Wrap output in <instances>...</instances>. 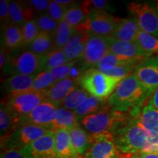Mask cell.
Here are the masks:
<instances>
[{
  "label": "cell",
  "instance_id": "cell-41",
  "mask_svg": "<svg viewBox=\"0 0 158 158\" xmlns=\"http://www.w3.org/2000/svg\"><path fill=\"white\" fill-rule=\"evenodd\" d=\"M0 21L1 27H5L10 24V2L7 0L0 1Z\"/></svg>",
  "mask_w": 158,
  "mask_h": 158
},
{
  "label": "cell",
  "instance_id": "cell-2",
  "mask_svg": "<svg viewBox=\"0 0 158 158\" xmlns=\"http://www.w3.org/2000/svg\"><path fill=\"white\" fill-rule=\"evenodd\" d=\"M151 95L133 73L120 81L108 101L113 110L130 113L136 117L139 108Z\"/></svg>",
  "mask_w": 158,
  "mask_h": 158
},
{
  "label": "cell",
  "instance_id": "cell-5",
  "mask_svg": "<svg viewBox=\"0 0 158 158\" xmlns=\"http://www.w3.org/2000/svg\"><path fill=\"white\" fill-rule=\"evenodd\" d=\"M45 56H39L31 51L27 50L14 56H11L10 62L3 73L33 76L38 75L45 70Z\"/></svg>",
  "mask_w": 158,
  "mask_h": 158
},
{
  "label": "cell",
  "instance_id": "cell-20",
  "mask_svg": "<svg viewBox=\"0 0 158 158\" xmlns=\"http://www.w3.org/2000/svg\"><path fill=\"white\" fill-rule=\"evenodd\" d=\"M10 24L22 27L26 22L34 20L35 12L29 5L28 2H10Z\"/></svg>",
  "mask_w": 158,
  "mask_h": 158
},
{
  "label": "cell",
  "instance_id": "cell-13",
  "mask_svg": "<svg viewBox=\"0 0 158 158\" xmlns=\"http://www.w3.org/2000/svg\"><path fill=\"white\" fill-rule=\"evenodd\" d=\"M134 74L142 86L152 94L158 87V55L149 57L138 65Z\"/></svg>",
  "mask_w": 158,
  "mask_h": 158
},
{
  "label": "cell",
  "instance_id": "cell-9",
  "mask_svg": "<svg viewBox=\"0 0 158 158\" xmlns=\"http://www.w3.org/2000/svg\"><path fill=\"white\" fill-rule=\"evenodd\" d=\"M108 53V37L92 35L88 40L84 53L78 61L86 70L95 68Z\"/></svg>",
  "mask_w": 158,
  "mask_h": 158
},
{
  "label": "cell",
  "instance_id": "cell-17",
  "mask_svg": "<svg viewBox=\"0 0 158 158\" xmlns=\"http://www.w3.org/2000/svg\"><path fill=\"white\" fill-rule=\"evenodd\" d=\"M37 75L26 76L15 74L7 78L2 84L3 89L7 95L21 94L31 91L33 83Z\"/></svg>",
  "mask_w": 158,
  "mask_h": 158
},
{
  "label": "cell",
  "instance_id": "cell-47",
  "mask_svg": "<svg viewBox=\"0 0 158 158\" xmlns=\"http://www.w3.org/2000/svg\"><path fill=\"white\" fill-rule=\"evenodd\" d=\"M138 156L140 158H158V152L141 153Z\"/></svg>",
  "mask_w": 158,
  "mask_h": 158
},
{
  "label": "cell",
  "instance_id": "cell-22",
  "mask_svg": "<svg viewBox=\"0 0 158 158\" xmlns=\"http://www.w3.org/2000/svg\"><path fill=\"white\" fill-rule=\"evenodd\" d=\"M108 99L98 98L89 95L79 107L74 110L78 121H80L85 116L91 115L109 107Z\"/></svg>",
  "mask_w": 158,
  "mask_h": 158
},
{
  "label": "cell",
  "instance_id": "cell-1",
  "mask_svg": "<svg viewBox=\"0 0 158 158\" xmlns=\"http://www.w3.org/2000/svg\"><path fill=\"white\" fill-rule=\"evenodd\" d=\"M110 133L119 157L145 153L152 136L134 116L118 124Z\"/></svg>",
  "mask_w": 158,
  "mask_h": 158
},
{
  "label": "cell",
  "instance_id": "cell-16",
  "mask_svg": "<svg viewBox=\"0 0 158 158\" xmlns=\"http://www.w3.org/2000/svg\"><path fill=\"white\" fill-rule=\"evenodd\" d=\"M77 88H78V83L70 78H67L57 81L45 91V98L58 108L63 100Z\"/></svg>",
  "mask_w": 158,
  "mask_h": 158
},
{
  "label": "cell",
  "instance_id": "cell-3",
  "mask_svg": "<svg viewBox=\"0 0 158 158\" xmlns=\"http://www.w3.org/2000/svg\"><path fill=\"white\" fill-rule=\"evenodd\" d=\"M133 115L114 110L110 106L98 113L86 116L80 120L82 127L91 135L111 133L119 124L127 121Z\"/></svg>",
  "mask_w": 158,
  "mask_h": 158
},
{
  "label": "cell",
  "instance_id": "cell-51",
  "mask_svg": "<svg viewBox=\"0 0 158 158\" xmlns=\"http://www.w3.org/2000/svg\"><path fill=\"white\" fill-rule=\"evenodd\" d=\"M78 158H83V157H78Z\"/></svg>",
  "mask_w": 158,
  "mask_h": 158
},
{
  "label": "cell",
  "instance_id": "cell-4",
  "mask_svg": "<svg viewBox=\"0 0 158 158\" xmlns=\"http://www.w3.org/2000/svg\"><path fill=\"white\" fill-rule=\"evenodd\" d=\"M119 79L108 76L96 68L86 70L78 81V86L90 95L98 98L108 99L113 94Z\"/></svg>",
  "mask_w": 158,
  "mask_h": 158
},
{
  "label": "cell",
  "instance_id": "cell-45",
  "mask_svg": "<svg viewBox=\"0 0 158 158\" xmlns=\"http://www.w3.org/2000/svg\"><path fill=\"white\" fill-rule=\"evenodd\" d=\"M149 103L155 109L158 110V87L154 91L150 97Z\"/></svg>",
  "mask_w": 158,
  "mask_h": 158
},
{
  "label": "cell",
  "instance_id": "cell-36",
  "mask_svg": "<svg viewBox=\"0 0 158 158\" xmlns=\"http://www.w3.org/2000/svg\"><path fill=\"white\" fill-rule=\"evenodd\" d=\"M21 28H22L23 40V46H29L36 38L39 33L40 32V31L37 27L35 19L26 22L21 27Z\"/></svg>",
  "mask_w": 158,
  "mask_h": 158
},
{
  "label": "cell",
  "instance_id": "cell-42",
  "mask_svg": "<svg viewBox=\"0 0 158 158\" xmlns=\"http://www.w3.org/2000/svg\"><path fill=\"white\" fill-rule=\"evenodd\" d=\"M28 2L33 10L36 13L37 12L43 13V12L48 11L51 1H48V0H31Z\"/></svg>",
  "mask_w": 158,
  "mask_h": 158
},
{
  "label": "cell",
  "instance_id": "cell-11",
  "mask_svg": "<svg viewBox=\"0 0 158 158\" xmlns=\"http://www.w3.org/2000/svg\"><path fill=\"white\" fill-rule=\"evenodd\" d=\"M118 155L112 133L89 135V146L84 158H112Z\"/></svg>",
  "mask_w": 158,
  "mask_h": 158
},
{
  "label": "cell",
  "instance_id": "cell-50",
  "mask_svg": "<svg viewBox=\"0 0 158 158\" xmlns=\"http://www.w3.org/2000/svg\"><path fill=\"white\" fill-rule=\"evenodd\" d=\"M112 158H120V157H119V156H118V155H115L114 157H113Z\"/></svg>",
  "mask_w": 158,
  "mask_h": 158
},
{
  "label": "cell",
  "instance_id": "cell-27",
  "mask_svg": "<svg viewBox=\"0 0 158 158\" xmlns=\"http://www.w3.org/2000/svg\"><path fill=\"white\" fill-rule=\"evenodd\" d=\"M78 124V121L74 111L68 110L61 106L56 108L53 124L54 130L56 129L70 130Z\"/></svg>",
  "mask_w": 158,
  "mask_h": 158
},
{
  "label": "cell",
  "instance_id": "cell-8",
  "mask_svg": "<svg viewBox=\"0 0 158 158\" xmlns=\"http://www.w3.org/2000/svg\"><path fill=\"white\" fill-rule=\"evenodd\" d=\"M48 128L35 125V124H22L18 126L10 134L5 141L1 143L4 149H22L32 142L39 139L50 131Z\"/></svg>",
  "mask_w": 158,
  "mask_h": 158
},
{
  "label": "cell",
  "instance_id": "cell-40",
  "mask_svg": "<svg viewBox=\"0 0 158 158\" xmlns=\"http://www.w3.org/2000/svg\"><path fill=\"white\" fill-rule=\"evenodd\" d=\"M76 61V60L71 61V62L66 63L65 64L62 65V66L59 67V68H54L50 70L54 74V76L56 79V81H60L68 78L69 76H70L71 68L73 66Z\"/></svg>",
  "mask_w": 158,
  "mask_h": 158
},
{
  "label": "cell",
  "instance_id": "cell-12",
  "mask_svg": "<svg viewBox=\"0 0 158 158\" xmlns=\"http://www.w3.org/2000/svg\"><path fill=\"white\" fill-rule=\"evenodd\" d=\"M57 107L52 102L45 100L38 105L30 114L19 119V125L35 124L54 130V115Z\"/></svg>",
  "mask_w": 158,
  "mask_h": 158
},
{
  "label": "cell",
  "instance_id": "cell-44",
  "mask_svg": "<svg viewBox=\"0 0 158 158\" xmlns=\"http://www.w3.org/2000/svg\"><path fill=\"white\" fill-rule=\"evenodd\" d=\"M10 51L7 48H6L5 46L2 47V45L1 51H0V68L2 71L7 66L10 62V59L11 58Z\"/></svg>",
  "mask_w": 158,
  "mask_h": 158
},
{
  "label": "cell",
  "instance_id": "cell-28",
  "mask_svg": "<svg viewBox=\"0 0 158 158\" xmlns=\"http://www.w3.org/2000/svg\"><path fill=\"white\" fill-rule=\"evenodd\" d=\"M28 47L29 51L39 56H46L54 48V35L40 31Z\"/></svg>",
  "mask_w": 158,
  "mask_h": 158
},
{
  "label": "cell",
  "instance_id": "cell-49",
  "mask_svg": "<svg viewBox=\"0 0 158 158\" xmlns=\"http://www.w3.org/2000/svg\"><path fill=\"white\" fill-rule=\"evenodd\" d=\"M155 10H156V12H157V14L158 15V1H157V2H156V7H155Z\"/></svg>",
  "mask_w": 158,
  "mask_h": 158
},
{
  "label": "cell",
  "instance_id": "cell-33",
  "mask_svg": "<svg viewBox=\"0 0 158 158\" xmlns=\"http://www.w3.org/2000/svg\"><path fill=\"white\" fill-rule=\"evenodd\" d=\"M56 82V78L51 71H43L37 76L31 91L39 92H45Z\"/></svg>",
  "mask_w": 158,
  "mask_h": 158
},
{
  "label": "cell",
  "instance_id": "cell-10",
  "mask_svg": "<svg viewBox=\"0 0 158 158\" xmlns=\"http://www.w3.org/2000/svg\"><path fill=\"white\" fill-rule=\"evenodd\" d=\"M128 10L139 26L140 29L158 38V15L156 10L147 3L131 2Z\"/></svg>",
  "mask_w": 158,
  "mask_h": 158
},
{
  "label": "cell",
  "instance_id": "cell-30",
  "mask_svg": "<svg viewBox=\"0 0 158 158\" xmlns=\"http://www.w3.org/2000/svg\"><path fill=\"white\" fill-rule=\"evenodd\" d=\"M135 43L149 56L158 55V38L154 35L140 29Z\"/></svg>",
  "mask_w": 158,
  "mask_h": 158
},
{
  "label": "cell",
  "instance_id": "cell-18",
  "mask_svg": "<svg viewBox=\"0 0 158 158\" xmlns=\"http://www.w3.org/2000/svg\"><path fill=\"white\" fill-rule=\"evenodd\" d=\"M90 37L88 33L75 29L74 34L62 48L63 52L64 53L69 62L78 60L81 56L86 43Z\"/></svg>",
  "mask_w": 158,
  "mask_h": 158
},
{
  "label": "cell",
  "instance_id": "cell-25",
  "mask_svg": "<svg viewBox=\"0 0 158 158\" xmlns=\"http://www.w3.org/2000/svg\"><path fill=\"white\" fill-rule=\"evenodd\" d=\"M3 46L10 51L23 46L22 28L19 26L9 24L3 28Z\"/></svg>",
  "mask_w": 158,
  "mask_h": 158
},
{
  "label": "cell",
  "instance_id": "cell-24",
  "mask_svg": "<svg viewBox=\"0 0 158 158\" xmlns=\"http://www.w3.org/2000/svg\"><path fill=\"white\" fill-rule=\"evenodd\" d=\"M68 131L75 152L78 157L84 158L89 146V135L79 124Z\"/></svg>",
  "mask_w": 158,
  "mask_h": 158
},
{
  "label": "cell",
  "instance_id": "cell-21",
  "mask_svg": "<svg viewBox=\"0 0 158 158\" xmlns=\"http://www.w3.org/2000/svg\"><path fill=\"white\" fill-rule=\"evenodd\" d=\"M55 151L56 158H78L73 147L68 130H55Z\"/></svg>",
  "mask_w": 158,
  "mask_h": 158
},
{
  "label": "cell",
  "instance_id": "cell-37",
  "mask_svg": "<svg viewBox=\"0 0 158 158\" xmlns=\"http://www.w3.org/2000/svg\"><path fill=\"white\" fill-rule=\"evenodd\" d=\"M40 31L54 35L58 27L59 23L48 14H40L35 19Z\"/></svg>",
  "mask_w": 158,
  "mask_h": 158
},
{
  "label": "cell",
  "instance_id": "cell-39",
  "mask_svg": "<svg viewBox=\"0 0 158 158\" xmlns=\"http://www.w3.org/2000/svg\"><path fill=\"white\" fill-rule=\"evenodd\" d=\"M67 9H68L67 7L60 5L56 1H51L47 14L50 15L58 23H60L64 21Z\"/></svg>",
  "mask_w": 158,
  "mask_h": 158
},
{
  "label": "cell",
  "instance_id": "cell-15",
  "mask_svg": "<svg viewBox=\"0 0 158 158\" xmlns=\"http://www.w3.org/2000/svg\"><path fill=\"white\" fill-rule=\"evenodd\" d=\"M108 40L110 54L126 58H149L151 56L135 42L118 40L111 37H108Z\"/></svg>",
  "mask_w": 158,
  "mask_h": 158
},
{
  "label": "cell",
  "instance_id": "cell-31",
  "mask_svg": "<svg viewBox=\"0 0 158 158\" xmlns=\"http://www.w3.org/2000/svg\"><path fill=\"white\" fill-rule=\"evenodd\" d=\"M75 32V29L70 27L65 21L59 23L56 31L54 34V48L62 49L68 43Z\"/></svg>",
  "mask_w": 158,
  "mask_h": 158
},
{
  "label": "cell",
  "instance_id": "cell-23",
  "mask_svg": "<svg viewBox=\"0 0 158 158\" xmlns=\"http://www.w3.org/2000/svg\"><path fill=\"white\" fill-rule=\"evenodd\" d=\"M135 118L149 133L158 135V110L149 103L143 106Z\"/></svg>",
  "mask_w": 158,
  "mask_h": 158
},
{
  "label": "cell",
  "instance_id": "cell-43",
  "mask_svg": "<svg viewBox=\"0 0 158 158\" xmlns=\"http://www.w3.org/2000/svg\"><path fill=\"white\" fill-rule=\"evenodd\" d=\"M1 158H31L21 149H4Z\"/></svg>",
  "mask_w": 158,
  "mask_h": 158
},
{
  "label": "cell",
  "instance_id": "cell-48",
  "mask_svg": "<svg viewBox=\"0 0 158 158\" xmlns=\"http://www.w3.org/2000/svg\"><path fill=\"white\" fill-rule=\"evenodd\" d=\"M120 158H140L138 155H133V156H126V157H122Z\"/></svg>",
  "mask_w": 158,
  "mask_h": 158
},
{
  "label": "cell",
  "instance_id": "cell-6",
  "mask_svg": "<svg viewBox=\"0 0 158 158\" xmlns=\"http://www.w3.org/2000/svg\"><path fill=\"white\" fill-rule=\"evenodd\" d=\"M119 20L120 19L114 16L107 11H97L90 13L84 22L75 29L88 33L90 36L110 37Z\"/></svg>",
  "mask_w": 158,
  "mask_h": 158
},
{
  "label": "cell",
  "instance_id": "cell-38",
  "mask_svg": "<svg viewBox=\"0 0 158 158\" xmlns=\"http://www.w3.org/2000/svg\"><path fill=\"white\" fill-rule=\"evenodd\" d=\"M80 6L88 16L94 12L106 11V8L108 7V2L106 0H87L83 2Z\"/></svg>",
  "mask_w": 158,
  "mask_h": 158
},
{
  "label": "cell",
  "instance_id": "cell-46",
  "mask_svg": "<svg viewBox=\"0 0 158 158\" xmlns=\"http://www.w3.org/2000/svg\"><path fill=\"white\" fill-rule=\"evenodd\" d=\"M56 2L60 5L63 6V7L69 8V6H73L74 4L73 1H71V0H56Z\"/></svg>",
  "mask_w": 158,
  "mask_h": 158
},
{
  "label": "cell",
  "instance_id": "cell-35",
  "mask_svg": "<svg viewBox=\"0 0 158 158\" xmlns=\"http://www.w3.org/2000/svg\"><path fill=\"white\" fill-rule=\"evenodd\" d=\"M87 18V15L85 13L83 9L78 6H71L67 9L65 13L64 21H66L70 27L76 29L78 26L84 22Z\"/></svg>",
  "mask_w": 158,
  "mask_h": 158
},
{
  "label": "cell",
  "instance_id": "cell-26",
  "mask_svg": "<svg viewBox=\"0 0 158 158\" xmlns=\"http://www.w3.org/2000/svg\"><path fill=\"white\" fill-rule=\"evenodd\" d=\"M19 125V119L8 108L1 105L0 108V133L1 143Z\"/></svg>",
  "mask_w": 158,
  "mask_h": 158
},
{
  "label": "cell",
  "instance_id": "cell-29",
  "mask_svg": "<svg viewBox=\"0 0 158 158\" xmlns=\"http://www.w3.org/2000/svg\"><path fill=\"white\" fill-rule=\"evenodd\" d=\"M138 65L130 66H110L107 64H98L94 68L98 69L102 73L108 76L122 80L130 75L133 73Z\"/></svg>",
  "mask_w": 158,
  "mask_h": 158
},
{
  "label": "cell",
  "instance_id": "cell-7",
  "mask_svg": "<svg viewBox=\"0 0 158 158\" xmlns=\"http://www.w3.org/2000/svg\"><path fill=\"white\" fill-rule=\"evenodd\" d=\"M46 100L45 92H29L10 94L3 99L1 105L6 106L18 117V119L30 114L38 105Z\"/></svg>",
  "mask_w": 158,
  "mask_h": 158
},
{
  "label": "cell",
  "instance_id": "cell-34",
  "mask_svg": "<svg viewBox=\"0 0 158 158\" xmlns=\"http://www.w3.org/2000/svg\"><path fill=\"white\" fill-rule=\"evenodd\" d=\"M69 62L62 49L54 48L45 56V66L44 71H50Z\"/></svg>",
  "mask_w": 158,
  "mask_h": 158
},
{
  "label": "cell",
  "instance_id": "cell-32",
  "mask_svg": "<svg viewBox=\"0 0 158 158\" xmlns=\"http://www.w3.org/2000/svg\"><path fill=\"white\" fill-rule=\"evenodd\" d=\"M90 94L82 88H77L63 100L60 106L74 111L84 102Z\"/></svg>",
  "mask_w": 158,
  "mask_h": 158
},
{
  "label": "cell",
  "instance_id": "cell-14",
  "mask_svg": "<svg viewBox=\"0 0 158 158\" xmlns=\"http://www.w3.org/2000/svg\"><path fill=\"white\" fill-rule=\"evenodd\" d=\"M21 150L31 158H56L55 130H50L45 135Z\"/></svg>",
  "mask_w": 158,
  "mask_h": 158
},
{
  "label": "cell",
  "instance_id": "cell-19",
  "mask_svg": "<svg viewBox=\"0 0 158 158\" xmlns=\"http://www.w3.org/2000/svg\"><path fill=\"white\" fill-rule=\"evenodd\" d=\"M139 31V26L137 21L133 17L120 19L115 30L110 37L118 40L135 42Z\"/></svg>",
  "mask_w": 158,
  "mask_h": 158
}]
</instances>
